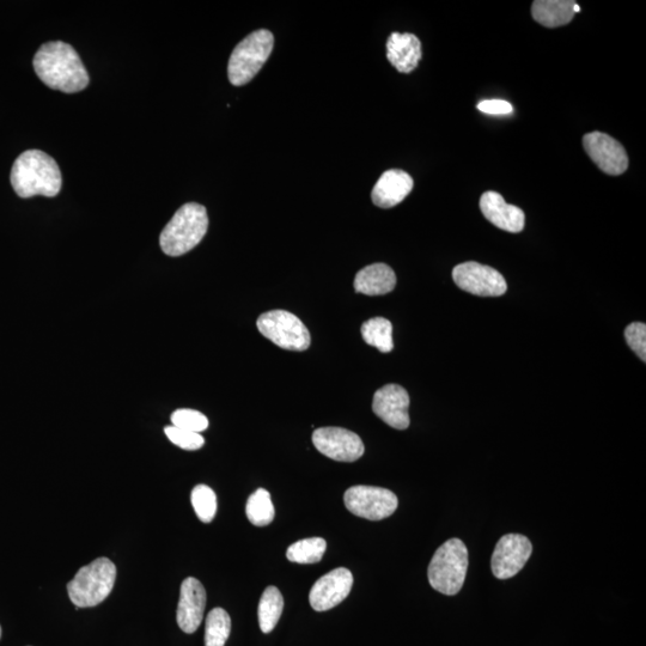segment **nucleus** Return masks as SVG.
Here are the masks:
<instances>
[{"label": "nucleus", "mask_w": 646, "mask_h": 646, "mask_svg": "<svg viewBox=\"0 0 646 646\" xmlns=\"http://www.w3.org/2000/svg\"><path fill=\"white\" fill-rule=\"evenodd\" d=\"M36 75L47 87L75 94L88 87L90 79L75 48L63 41L47 42L34 57Z\"/></svg>", "instance_id": "obj_1"}, {"label": "nucleus", "mask_w": 646, "mask_h": 646, "mask_svg": "<svg viewBox=\"0 0 646 646\" xmlns=\"http://www.w3.org/2000/svg\"><path fill=\"white\" fill-rule=\"evenodd\" d=\"M11 185L23 199L35 195L53 198L62 190L63 178L54 158L40 150H28L12 166Z\"/></svg>", "instance_id": "obj_2"}, {"label": "nucleus", "mask_w": 646, "mask_h": 646, "mask_svg": "<svg viewBox=\"0 0 646 646\" xmlns=\"http://www.w3.org/2000/svg\"><path fill=\"white\" fill-rule=\"evenodd\" d=\"M207 229L209 217L203 205L190 203L181 206L162 231V251L169 257H181L199 245Z\"/></svg>", "instance_id": "obj_3"}, {"label": "nucleus", "mask_w": 646, "mask_h": 646, "mask_svg": "<svg viewBox=\"0 0 646 646\" xmlns=\"http://www.w3.org/2000/svg\"><path fill=\"white\" fill-rule=\"evenodd\" d=\"M467 570L468 550L465 542L450 539L438 548L431 559L429 583L438 593L454 596L460 593L466 581Z\"/></svg>", "instance_id": "obj_4"}, {"label": "nucleus", "mask_w": 646, "mask_h": 646, "mask_svg": "<svg viewBox=\"0 0 646 646\" xmlns=\"http://www.w3.org/2000/svg\"><path fill=\"white\" fill-rule=\"evenodd\" d=\"M117 580V566L108 558H99L84 566L67 584V593L77 608L100 605L111 595Z\"/></svg>", "instance_id": "obj_5"}, {"label": "nucleus", "mask_w": 646, "mask_h": 646, "mask_svg": "<svg viewBox=\"0 0 646 646\" xmlns=\"http://www.w3.org/2000/svg\"><path fill=\"white\" fill-rule=\"evenodd\" d=\"M273 45V34L266 29L257 30L243 39L235 47L229 60L228 76L231 84L242 87L251 82L270 58Z\"/></svg>", "instance_id": "obj_6"}, {"label": "nucleus", "mask_w": 646, "mask_h": 646, "mask_svg": "<svg viewBox=\"0 0 646 646\" xmlns=\"http://www.w3.org/2000/svg\"><path fill=\"white\" fill-rule=\"evenodd\" d=\"M257 326L265 338L284 350L306 351L312 341L306 325L285 310H271L262 314Z\"/></svg>", "instance_id": "obj_7"}, {"label": "nucleus", "mask_w": 646, "mask_h": 646, "mask_svg": "<svg viewBox=\"0 0 646 646\" xmlns=\"http://www.w3.org/2000/svg\"><path fill=\"white\" fill-rule=\"evenodd\" d=\"M344 502L353 515L369 521L385 520L398 509L395 493L382 487L352 486L345 492Z\"/></svg>", "instance_id": "obj_8"}, {"label": "nucleus", "mask_w": 646, "mask_h": 646, "mask_svg": "<svg viewBox=\"0 0 646 646\" xmlns=\"http://www.w3.org/2000/svg\"><path fill=\"white\" fill-rule=\"evenodd\" d=\"M454 282L463 291L481 297L503 296L508 290L504 277L495 268L468 261L453 270Z\"/></svg>", "instance_id": "obj_9"}, {"label": "nucleus", "mask_w": 646, "mask_h": 646, "mask_svg": "<svg viewBox=\"0 0 646 646\" xmlns=\"http://www.w3.org/2000/svg\"><path fill=\"white\" fill-rule=\"evenodd\" d=\"M533 553L532 542L521 534H507L497 542L491 569L498 580H509L520 572Z\"/></svg>", "instance_id": "obj_10"}, {"label": "nucleus", "mask_w": 646, "mask_h": 646, "mask_svg": "<svg viewBox=\"0 0 646 646\" xmlns=\"http://www.w3.org/2000/svg\"><path fill=\"white\" fill-rule=\"evenodd\" d=\"M585 152L603 173L618 176L629 168V156L618 140L602 132H591L583 137Z\"/></svg>", "instance_id": "obj_11"}, {"label": "nucleus", "mask_w": 646, "mask_h": 646, "mask_svg": "<svg viewBox=\"0 0 646 646\" xmlns=\"http://www.w3.org/2000/svg\"><path fill=\"white\" fill-rule=\"evenodd\" d=\"M313 443L329 459L355 462L364 455V444L355 432L343 428H321L314 431Z\"/></svg>", "instance_id": "obj_12"}, {"label": "nucleus", "mask_w": 646, "mask_h": 646, "mask_svg": "<svg viewBox=\"0 0 646 646\" xmlns=\"http://www.w3.org/2000/svg\"><path fill=\"white\" fill-rule=\"evenodd\" d=\"M353 576L345 568L335 569L320 578L309 594L310 606L316 612H326L337 607L350 595Z\"/></svg>", "instance_id": "obj_13"}, {"label": "nucleus", "mask_w": 646, "mask_h": 646, "mask_svg": "<svg viewBox=\"0 0 646 646\" xmlns=\"http://www.w3.org/2000/svg\"><path fill=\"white\" fill-rule=\"evenodd\" d=\"M410 395L398 385H387L374 395L373 411L377 417L396 430L410 426Z\"/></svg>", "instance_id": "obj_14"}, {"label": "nucleus", "mask_w": 646, "mask_h": 646, "mask_svg": "<svg viewBox=\"0 0 646 646\" xmlns=\"http://www.w3.org/2000/svg\"><path fill=\"white\" fill-rule=\"evenodd\" d=\"M206 590L197 578H186L181 585L180 601L176 620L180 629L188 635L199 629L204 619Z\"/></svg>", "instance_id": "obj_15"}, {"label": "nucleus", "mask_w": 646, "mask_h": 646, "mask_svg": "<svg viewBox=\"0 0 646 646\" xmlns=\"http://www.w3.org/2000/svg\"><path fill=\"white\" fill-rule=\"evenodd\" d=\"M480 210L484 217L495 227L508 233H521L524 229L526 216L520 207L505 203L504 198L497 192H486L480 199Z\"/></svg>", "instance_id": "obj_16"}, {"label": "nucleus", "mask_w": 646, "mask_h": 646, "mask_svg": "<svg viewBox=\"0 0 646 646\" xmlns=\"http://www.w3.org/2000/svg\"><path fill=\"white\" fill-rule=\"evenodd\" d=\"M414 182L410 174L400 169L387 170L376 182L371 199L381 209H392L404 201L413 190Z\"/></svg>", "instance_id": "obj_17"}, {"label": "nucleus", "mask_w": 646, "mask_h": 646, "mask_svg": "<svg viewBox=\"0 0 646 646\" xmlns=\"http://www.w3.org/2000/svg\"><path fill=\"white\" fill-rule=\"evenodd\" d=\"M422 42L416 35L393 33L387 41V58L396 70L411 73L422 60Z\"/></svg>", "instance_id": "obj_18"}, {"label": "nucleus", "mask_w": 646, "mask_h": 646, "mask_svg": "<svg viewBox=\"0 0 646 646\" xmlns=\"http://www.w3.org/2000/svg\"><path fill=\"white\" fill-rule=\"evenodd\" d=\"M396 276L386 264L364 267L355 278V290L367 296L387 295L395 289Z\"/></svg>", "instance_id": "obj_19"}, {"label": "nucleus", "mask_w": 646, "mask_h": 646, "mask_svg": "<svg viewBox=\"0 0 646 646\" xmlns=\"http://www.w3.org/2000/svg\"><path fill=\"white\" fill-rule=\"evenodd\" d=\"M572 0H536L532 6V15L536 22L546 28L566 26L574 20V6Z\"/></svg>", "instance_id": "obj_20"}, {"label": "nucleus", "mask_w": 646, "mask_h": 646, "mask_svg": "<svg viewBox=\"0 0 646 646\" xmlns=\"http://www.w3.org/2000/svg\"><path fill=\"white\" fill-rule=\"evenodd\" d=\"M284 609V599L282 593L276 587H268L262 593L258 617L260 629L264 633H270L277 626Z\"/></svg>", "instance_id": "obj_21"}, {"label": "nucleus", "mask_w": 646, "mask_h": 646, "mask_svg": "<svg viewBox=\"0 0 646 646\" xmlns=\"http://www.w3.org/2000/svg\"><path fill=\"white\" fill-rule=\"evenodd\" d=\"M361 332L368 345L376 347L383 353L393 351V326L389 320L385 318L370 319L363 323Z\"/></svg>", "instance_id": "obj_22"}, {"label": "nucleus", "mask_w": 646, "mask_h": 646, "mask_svg": "<svg viewBox=\"0 0 646 646\" xmlns=\"http://www.w3.org/2000/svg\"><path fill=\"white\" fill-rule=\"evenodd\" d=\"M246 514L249 522L257 527H265L272 523L276 510L272 503L270 492L265 489H259L248 498L246 504Z\"/></svg>", "instance_id": "obj_23"}, {"label": "nucleus", "mask_w": 646, "mask_h": 646, "mask_svg": "<svg viewBox=\"0 0 646 646\" xmlns=\"http://www.w3.org/2000/svg\"><path fill=\"white\" fill-rule=\"evenodd\" d=\"M327 548V542L322 538H310L295 542L288 551L286 558L296 564H315L323 558Z\"/></svg>", "instance_id": "obj_24"}, {"label": "nucleus", "mask_w": 646, "mask_h": 646, "mask_svg": "<svg viewBox=\"0 0 646 646\" xmlns=\"http://www.w3.org/2000/svg\"><path fill=\"white\" fill-rule=\"evenodd\" d=\"M231 631V619L223 608H215L207 615L205 646H224Z\"/></svg>", "instance_id": "obj_25"}, {"label": "nucleus", "mask_w": 646, "mask_h": 646, "mask_svg": "<svg viewBox=\"0 0 646 646\" xmlns=\"http://www.w3.org/2000/svg\"><path fill=\"white\" fill-rule=\"evenodd\" d=\"M191 502L195 514H197L201 522L210 523L213 521L217 513V496L211 487L206 485L195 486L192 491Z\"/></svg>", "instance_id": "obj_26"}, {"label": "nucleus", "mask_w": 646, "mask_h": 646, "mask_svg": "<svg viewBox=\"0 0 646 646\" xmlns=\"http://www.w3.org/2000/svg\"><path fill=\"white\" fill-rule=\"evenodd\" d=\"M172 423L176 428L198 432V434L209 428V419L203 413L187 410V408L175 411L172 414Z\"/></svg>", "instance_id": "obj_27"}, {"label": "nucleus", "mask_w": 646, "mask_h": 646, "mask_svg": "<svg viewBox=\"0 0 646 646\" xmlns=\"http://www.w3.org/2000/svg\"><path fill=\"white\" fill-rule=\"evenodd\" d=\"M164 432H166L169 441L181 449L198 450L205 444L204 437L198 434V432L176 428L173 425L167 426Z\"/></svg>", "instance_id": "obj_28"}, {"label": "nucleus", "mask_w": 646, "mask_h": 646, "mask_svg": "<svg viewBox=\"0 0 646 646\" xmlns=\"http://www.w3.org/2000/svg\"><path fill=\"white\" fill-rule=\"evenodd\" d=\"M625 338L627 344L631 347L633 351L637 353V356L645 362L646 359V326L645 323L635 322L631 323L629 327L626 328Z\"/></svg>", "instance_id": "obj_29"}, {"label": "nucleus", "mask_w": 646, "mask_h": 646, "mask_svg": "<svg viewBox=\"0 0 646 646\" xmlns=\"http://www.w3.org/2000/svg\"><path fill=\"white\" fill-rule=\"evenodd\" d=\"M480 112L491 115H507L513 113V106L504 100H485L478 105Z\"/></svg>", "instance_id": "obj_30"}, {"label": "nucleus", "mask_w": 646, "mask_h": 646, "mask_svg": "<svg viewBox=\"0 0 646 646\" xmlns=\"http://www.w3.org/2000/svg\"><path fill=\"white\" fill-rule=\"evenodd\" d=\"M580 11H581L580 5H578V4L576 3V5L574 6V12H575V14H577V12H580Z\"/></svg>", "instance_id": "obj_31"}, {"label": "nucleus", "mask_w": 646, "mask_h": 646, "mask_svg": "<svg viewBox=\"0 0 646 646\" xmlns=\"http://www.w3.org/2000/svg\"><path fill=\"white\" fill-rule=\"evenodd\" d=\"M0 637H2V627H0Z\"/></svg>", "instance_id": "obj_32"}]
</instances>
